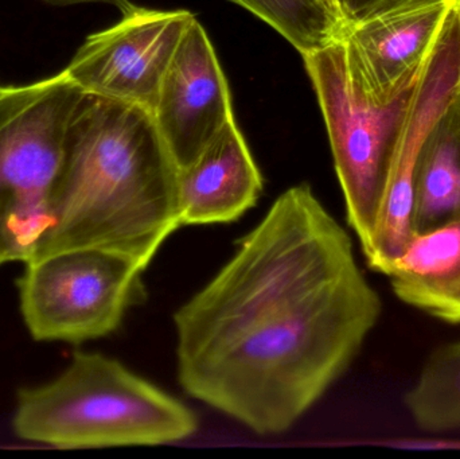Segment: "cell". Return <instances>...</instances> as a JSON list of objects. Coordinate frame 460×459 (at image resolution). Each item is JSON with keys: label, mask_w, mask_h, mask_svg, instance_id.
<instances>
[{"label": "cell", "mask_w": 460, "mask_h": 459, "mask_svg": "<svg viewBox=\"0 0 460 459\" xmlns=\"http://www.w3.org/2000/svg\"><path fill=\"white\" fill-rule=\"evenodd\" d=\"M381 309L348 232L307 183L292 186L175 312L178 382L253 433H286L345 374Z\"/></svg>", "instance_id": "6da1fadb"}, {"label": "cell", "mask_w": 460, "mask_h": 459, "mask_svg": "<svg viewBox=\"0 0 460 459\" xmlns=\"http://www.w3.org/2000/svg\"><path fill=\"white\" fill-rule=\"evenodd\" d=\"M177 172L151 110L85 94L70 128L50 229L32 259L102 248L146 271L181 228Z\"/></svg>", "instance_id": "7a4b0ae2"}, {"label": "cell", "mask_w": 460, "mask_h": 459, "mask_svg": "<svg viewBox=\"0 0 460 459\" xmlns=\"http://www.w3.org/2000/svg\"><path fill=\"white\" fill-rule=\"evenodd\" d=\"M13 428L59 449L154 446L190 438L193 410L102 353L77 352L50 383L22 388Z\"/></svg>", "instance_id": "3957f363"}, {"label": "cell", "mask_w": 460, "mask_h": 459, "mask_svg": "<svg viewBox=\"0 0 460 459\" xmlns=\"http://www.w3.org/2000/svg\"><path fill=\"white\" fill-rule=\"evenodd\" d=\"M85 94L64 70L0 94V263L31 260L51 225L67 139Z\"/></svg>", "instance_id": "277c9868"}, {"label": "cell", "mask_w": 460, "mask_h": 459, "mask_svg": "<svg viewBox=\"0 0 460 459\" xmlns=\"http://www.w3.org/2000/svg\"><path fill=\"white\" fill-rule=\"evenodd\" d=\"M302 57L326 124L346 217L365 248L418 81L394 99H378L338 34Z\"/></svg>", "instance_id": "5b68a950"}, {"label": "cell", "mask_w": 460, "mask_h": 459, "mask_svg": "<svg viewBox=\"0 0 460 459\" xmlns=\"http://www.w3.org/2000/svg\"><path fill=\"white\" fill-rule=\"evenodd\" d=\"M143 272L131 259L102 248L32 259L18 280L24 323L37 341L81 344L108 336L145 301Z\"/></svg>", "instance_id": "8992f818"}, {"label": "cell", "mask_w": 460, "mask_h": 459, "mask_svg": "<svg viewBox=\"0 0 460 459\" xmlns=\"http://www.w3.org/2000/svg\"><path fill=\"white\" fill-rule=\"evenodd\" d=\"M194 18L188 10L132 4L113 26L89 35L64 73L84 94L153 112L172 57Z\"/></svg>", "instance_id": "52a82bcc"}, {"label": "cell", "mask_w": 460, "mask_h": 459, "mask_svg": "<svg viewBox=\"0 0 460 459\" xmlns=\"http://www.w3.org/2000/svg\"><path fill=\"white\" fill-rule=\"evenodd\" d=\"M460 93V0L451 11L416 84L367 247L370 269L386 275L412 236L413 181L424 142Z\"/></svg>", "instance_id": "ba28073f"}, {"label": "cell", "mask_w": 460, "mask_h": 459, "mask_svg": "<svg viewBox=\"0 0 460 459\" xmlns=\"http://www.w3.org/2000/svg\"><path fill=\"white\" fill-rule=\"evenodd\" d=\"M459 0H375L345 19L338 35L367 89L391 100L418 81Z\"/></svg>", "instance_id": "9c48e42d"}, {"label": "cell", "mask_w": 460, "mask_h": 459, "mask_svg": "<svg viewBox=\"0 0 460 459\" xmlns=\"http://www.w3.org/2000/svg\"><path fill=\"white\" fill-rule=\"evenodd\" d=\"M178 170L193 163L233 116L228 81L199 19L186 29L153 110Z\"/></svg>", "instance_id": "30bf717a"}, {"label": "cell", "mask_w": 460, "mask_h": 459, "mask_svg": "<svg viewBox=\"0 0 460 459\" xmlns=\"http://www.w3.org/2000/svg\"><path fill=\"white\" fill-rule=\"evenodd\" d=\"M261 172L234 118L177 172L181 226L234 223L259 201Z\"/></svg>", "instance_id": "8fae6325"}, {"label": "cell", "mask_w": 460, "mask_h": 459, "mask_svg": "<svg viewBox=\"0 0 460 459\" xmlns=\"http://www.w3.org/2000/svg\"><path fill=\"white\" fill-rule=\"evenodd\" d=\"M386 277L405 304L460 323V218L413 232Z\"/></svg>", "instance_id": "7c38bea8"}, {"label": "cell", "mask_w": 460, "mask_h": 459, "mask_svg": "<svg viewBox=\"0 0 460 459\" xmlns=\"http://www.w3.org/2000/svg\"><path fill=\"white\" fill-rule=\"evenodd\" d=\"M460 218V93L424 142L413 181V232Z\"/></svg>", "instance_id": "4fadbf2b"}, {"label": "cell", "mask_w": 460, "mask_h": 459, "mask_svg": "<svg viewBox=\"0 0 460 459\" xmlns=\"http://www.w3.org/2000/svg\"><path fill=\"white\" fill-rule=\"evenodd\" d=\"M405 404L421 430L445 433L460 428V341L429 356Z\"/></svg>", "instance_id": "5bb4252c"}, {"label": "cell", "mask_w": 460, "mask_h": 459, "mask_svg": "<svg viewBox=\"0 0 460 459\" xmlns=\"http://www.w3.org/2000/svg\"><path fill=\"white\" fill-rule=\"evenodd\" d=\"M272 27L300 56L337 37L342 18L323 0H230Z\"/></svg>", "instance_id": "9a60e30c"}, {"label": "cell", "mask_w": 460, "mask_h": 459, "mask_svg": "<svg viewBox=\"0 0 460 459\" xmlns=\"http://www.w3.org/2000/svg\"><path fill=\"white\" fill-rule=\"evenodd\" d=\"M42 2L51 5H59V7L80 4H108L119 8L120 13H123L127 8L134 4V3L129 2V0H42Z\"/></svg>", "instance_id": "2e32d148"}, {"label": "cell", "mask_w": 460, "mask_h": 459, "mask_svg": "<svg viewBox=\"0 0 460 459\" xmlns=\"http://www.w3.org/2000/svg\"><path fill=\"white\" fill-rule=\"evenodd\" d=\"M373 2H375V0H337L338 8H340L343 21L361 13L364 8L372 4Z\"/></svg>", "instance_id": "e0dca14e"}, {"label": "cell", "mask_w": 460, "mask_h": 459, "mask_svg": "<svg viewBox=\"0 0 460 459\" xmlns=\"http://www.w3.org/2000/svg\"><path fill=\"white\" fill-rule=\"evenodd\" d=\"M323 2L326 3V4L329 5V7L332 8V10H334L335 13H337L338 15L341 16V18H342V15H341V13H340V8H338L337 0H323ZM342 21H343V18H342Z\"/></svg>", "instance_id": "ac0fdd59"}, {"label": "cell", "mask_w": 460, "mask_h": 459, "mask_svg": "<svg viewBox=\"0 0 460 459\" xmlns=\"http://www.w3.org/2000/svg\"><path fill=\"white\" fill-rule=\"evenodd\" d=\"M3 88H4V86L0 85V94H2Z\"/></svg>", "instance_id": "d6986e66"}, {"label": "cell", "mask_w": 460, "mask_h": 459, "mask_svg": "<svg viewBox=\"0 0 460 459\" xmlns=\"http://www.w3.org/2000/svg\"><path fill=\"white\" fill-rule=\"evenodd\" d=\"M0 266H2V263H0Z\"/></svg>", "instance_id": "ffe728a7"}]
</instances>
